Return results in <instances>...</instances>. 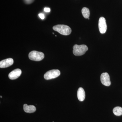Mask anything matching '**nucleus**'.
I'll use <instances>...</instances> for the list:
<instances>
[{"instance_id": "13", "label": "nucleus", "mask_w": 122, "mask_h": 122, "mask_svg": "<svg viewBox=\"0 0 122 122\" xmlns=\"http://www.w3.org/2000/svg\"><path fill=\"white\" fill-rule=\"evenodd\" d=\"M39 15V17H40L41 19H42V20H43V19H44V18H45V15H44L43 14H39V15Z\"/></svg>"}, {"instance_id": "8", "label": "nucleus", "mask_w": 122, "mask_h": 122, "mask_svg": "<svg viewBox=\"0 0 122 122\" xmlns=\"http://www.w3.org/2000/svg\"><path fill=\"white\" fill-rule=\"evenodd\" d=\"M14 61L12 58H8L4 59L0 62V68H7L13 64Z\"/></svg>"}, {"instance_id": "9", "label": "nucleus", "mask_w": 122, "mask_h": 122, "mask_svg": "<svg viewBox=\"0 0 122 122\" xmlns=\"http://www.w3.org/2000/svg\"><path fill=\"white\" fill-rule=\"evenodd\" d=\"M24 110L25 112L29 113H34L36 111V107L33 105H28L25 104L23 106Z\"/></svg>"}, {"instance_id": "7", "label": "nucleus", "mask_w": 122, "mask_h": 122, "mask_svg": "<svg viewBox=\"0 0 122 122\" xmlns=\"http://www.w3.org/2000/svg\"><path fill=\"white\" fill-rule=\"evenodd\" d=\"M21 73V70L19 69H16L9 74V78L11 80L16 79L20 76Z\"/></svg>"}, {"instance_id": "11", "label": "nucleus", "mask_w": 122, "mask_h": 122, "mask_svg": "<svg viewBox=\"0 0 122 122\" xmlns=\"http://www.w3.org/2000/svg\"><path fill=\"white\" fill-rule=\"evenodd\" d=\"M81 12L82 15L85 18H89L90 15V12L89 9L86 7H84L82 9Z\"/></svg>"}, {"instance_id": "5", "label": "nucleus", "mask_w": 122, "mask_h": 122, "mask_svg": "<svg viewBox=\"0 0 122 122\" xmlns=\"http://www.w3.org/2000/svg\"><path fill=\"white\" fill-rule=\"evenodd\" d=\"M99 29L100 33L102 34H104L106 32L107 26L106 19L105 18L101 17L99 20Z\"/></svg>"}, {"instance_id": "2", "label": "nucleus", "mask_w": 122, "mask_h": 122, "mask_svg": "<svg viewBox=\"0 0 122 122\" xmlns=\"http://www.w3.org/2000/svg\"><path fill=\"white\" fill-rule=\"evenodd\" d=\"M88 49V47L86 45H75L73 47V53L75 56H81L85 54Z\"/></svg>"}, {"instance_id": "17", "label": "nucleus", "mask_w": 122, "mask_h": 122, "mask_svg": "<svg viewBox=\"0 0 122 122\" xmlns=\"http://www.w3.org/2000/svg\"><path fill=\"white\" fill-rule=\"evenodd\" d=\"M87 19H88V20H90V18H87Z\"/></svg>"}, {"instance_id": "6", "label": "nucleus", "mask_w": 122, "mask_h": 122, "mask_svg": "<svg viewBox=\"0 0 122 122\" xmlns=\"http://www.w3.org/2000/svg\"><path fill=\"white\" fill-rule=\"evenodd\" d=\"M100 80L102 84L106 86H109L111 84L110 76L107 73H102L101 74Z\"/></svg>"}, {"instance_id": "1", "label": "nucleus", "mask_w": 122, "mask_h": 122, "mask_svg": "<svg viewBox=\"0 0 122 122\" xmlns=\"http://www.w3.org/2000/svg\"><path fill=\"white\" fill-rule=\"evenodd\" d=\"M53 29L55 31L58 32L62 35H69L72 32L71 28L69 26L66 25H57L53 26Z\"/></svg>"}, {"instance_id": "10", "label": "nucleus", "mask_w": 122, "mask_h": 122, "mask_svg": "<svg viewBox=\"0 0 122 122\" xmlns=\"http://www.w3.org/2000/svg\"><path fill=\"white\" fill-rule=\"evenodd\" d=\"M77 96L78 100L81 102H82L85 100V92L82 87H79L78 90Z\"/></svg>"}, {"instance_id": "4", "label": "nucleus", "mask_w": 122, "mask_h": 122, "mask_svg": "<svg viewBox=\"0 0 122 122\" xmlns=\"http://www.w3.org/2000/svg\"><path fill=\"white\" fill-rule=\"evenodd\" d=\"M61 74V72L58 70H52L49 71L44 75V77L46 80H50L56 78Z\"/></svg>"}, {"instance_id": "12", "label": "nucleus", "mask_w": 122, "mask_h": 122, "mask_svg": "<svg viewBox=\"0 0 122 122\" xmlns=\"http://www.w3.org/2000/svg\"><path fill=\"white\" fill-rule=\"evenodd\" d=\"M113 112L115 115L120 116L122 115V108L119 107H114L113 110Z\"/></svg>"}, {"instance_id": "15", "label": "nucleus", "mask_w": 122, "mask_h": 122, "mask_svg": "<svg viewBox=\"0 0 122 122\" xmlns=\"http://www.w3.org/2000/svg\"><path fill=\"white\" fill-rule=\"evenodd\" d=\"M26 0V2H28V3H29V2H31V1L32 0Z\"/></svg>"}, {"instance_id": "3", "label": "nucleus", "mask_w": 122, "mask_h": 122, "mask_svg": "<svg viewBox=\"0 0 122 122\" xmlns=\"http://www.w3.org/2000/svg\"><path fill=\"white\" fill-rule=\"evenodd\" d=\"M44 53L36 51H31L29 54V58L32 61H40L44 59Z\"/></svg>"}, {"instance_id": "16", "label": "nucleus", "mask_w": 122, "mask_h": 122, "mask_svg": "<svg viewBox=\"0 0 122 122\" xmlns=\"http://www.w3.org/2000/svg\"><path fill=\"white\" fill-rule=\"evenodd\" d=\"M0 98H2V96H0Z\"/></svg>"}, {"instance_id": "14", "label": "nucleus", "mask_w": 122, "mask_h": 122, "mask_svg": "<svg viewBox=\"0 0 122 122\" xmlns=\"http://www.w3.org/2000/svg\"><path fill=\"white\" fill-rule=\"evenodd\" d=\"M51 10L49 8H45L44 9V11L46 12H50Z\"/></svg>"}]
</instances>
